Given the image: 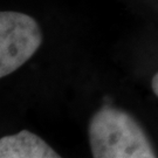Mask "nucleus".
<instances>
[{"label": "nucleus", "instance_id": "nucleus-2", "mask_svg": "<svg viewBox=\"0 0 158 158\" xmlns=\"http://www.w3.org/2000/svg\"><path fill=\"white\" fill-rule=\"evenodd\" d=\"M36 20L21 12L0 13V77L4 79L23 66L42 44Z\"/></svg>", "mask_w": 158, "mask_h": 158}, {"label": "nucleus", "instance_id": "nucleus-3", "mask_svg": "<svg viewBox=\"0 0 158 158\" xmlns=\"http://www.w3.org/2000/svg\"><path fill=\"white\" fill-rule=\"evenodd\" d=\"M1 158H60V155L41 137L28 130L0 139Z\"/></svg>", "mask_w": 158, "mask_h": 158}, {"label": "nucleus", "instance_id": "nucleus-1", "mask_svg": "<svg viewBox=\"0 0 158 158\" xmlns=\"http://www.w3.org/2000/svg\"><path fill=\"white\" fill-rule=\"evenodd\" d=\"M88 138L95 158H155L156 150L137 119L122 109L104 106L89 121Z\"/></svg>", "mask_w": 158, "mask_h": 158}, {"label": "nucleus", "instance_id": "nucleus-4", "mask_svg": "<svg viewBox=\"0 0 158 158\" xmlns=\"http://www.w3.org/2000/svg\"><path fill=\"white\" fill-rule=\"evenodd\" d=\"M151 88H152L155 95L158 97V73H156L153 75L152 81H151Z\"/></svg>", "mask_w": 158, "mask_h": 158}]
</instances>
